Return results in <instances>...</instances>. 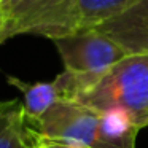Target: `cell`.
Segmentation results:
<instances>
[{"label":"cell","instance_id":"3957f363","mask_svg":"<svg viewBox=\"0 0 148 148\" xmlns=\"http://www.w3.org/2000/svg\"><path fill=\"white\" fill-rule=\"evenodd\" d=\"M34 132L88 148H112L100 129V113L78 102H59L40 118L27 119Z\"/></svg>","mask_w":148,"mask_h":148},{"label":"cell","instance_id":"277c9868","mask_svg":"<svg viewBox=\"0 0 148 148\" xmlns=\"http://www.w3.org/2000/svg\"><path fill=\"white\" fill-rule=\"evenodd\" d=\"M8 84L21 91L27 119L40 118L59 102H77L86 91L96 84V80L64 70L53 81H24L16 77H7Z\"/></svg>","mask_w":148,"mask_h":148},{"label":"cell","instance_id":"30bf717a","mask_svg":"<svg viewBox=\"0 0 148 148\" xmlns=\"http://www.w3.org/2000/svg\"><path fill=\"white\" fill-rule=\"evenodd\" d=\"M7 18L3 16V13L0 11V43L7 40Z\"/></svg>","mask_w":148,"mask_h":148},{"label":"cell","instance_id":"9c48e42d","mask_svg":"<svg viewBox=\"0 0 148 148\" xmlns=\"http://www.w3.org/2000/svg\"><path fill=\"white\" fill-rule=\"evenodd\" d=\"M29 137H30V148H88L84 145H78V143H73V142L43 137V135L34 132L30 127H29Z\"/></svg>","mask_w":148,"mask_h":148},{"label":"cell","instance_id":"7a4b0ae2","mask_svg":"<svg viewBox=\"0 0 148 148\" xmlns=\"http://www.w3.org/2000/svg\"><path fill=\"white\" fill-rule=\"evenodd\" d=\"M53 43L65 70L96 81L129 56L118 43L94 29L58 37Z\"/></svg>","mask_w":148,"mask_h":148},{"label":"cell","instance_id":"ba28073f","mask_svg":"<svg viewBox=\"0 0 148 148\" xmlns=\"http://www.w3.org/2000/svg\"><path fill=\"white\" fill-rule=\"evenodd\" d=\"M0 148H30L24 103L16 99L0 102Z\"/></svg>","mask_w":148,"mask_h":148},{"label":"cell","instance_id":"8fae6325","mask_svg":"<svg viewBox=\"0 0 148 148\" xmlns=\"http://www.w3.org/2000/svg\"><path fill=\"white\" fill-rule=\"evenodd\" d=\"M2 3H3V0H0V7H2Z\"/></svg>","mask_w":148,"mask_h":148},{"label":"cell","instance_id":"5b68a950","mask_svg":"<svg viewBox=\"0 0 148 148\" xmlns=\"http://www.w3.org/2000/svg\"><path fill=\"white\" fill-rule=\"evenodd\" d=\"M72 0H3L0 11L7 18V38L21 34L49 32Z\"/></svg>","mask_w":148,"mask_h":148},{"label":"cell","instance_id":"8992f818","mask_svg":"<svg viewBox=\"0 0 148 148\" xmlns=\"http://www.w3.org/2000/svg\"><path fill=\"white\" fill-rule=\"evenodd\" d=\"M138 2L140 0H72L46 37L53 40L73 32L91 30L123 14Z\"/></svg>","mask_w":148,"mask_h":148},{"label":"cell","instance_id":"6da1fadb","mask_svg":"<svg viewBox=\"0 0 148 148\" xmlns=\"http://www.w3.org/2000/svg\"><path fill=\"white\" fill-rule=\"evenodd\" d=\"M102 112L123 108L135 118L138 127L148 126V54H129L96 81L77 100Z\"/></svg>","mask_w":148,"mask_h":148},{"label":"cell","instance_id":"52a82bcc","mask_svg":"<svg viewBox=\"0 0 148 148\" xmlns=\"http://www.w3.org/2000/svg\"><path fill=\"white\" fill-rule=\"evenodd\" d=\"M127 54H148V0H140L123 14L94 27Z\"/></svg>","mask_w":148,"mask_h":148}]
</instances>
